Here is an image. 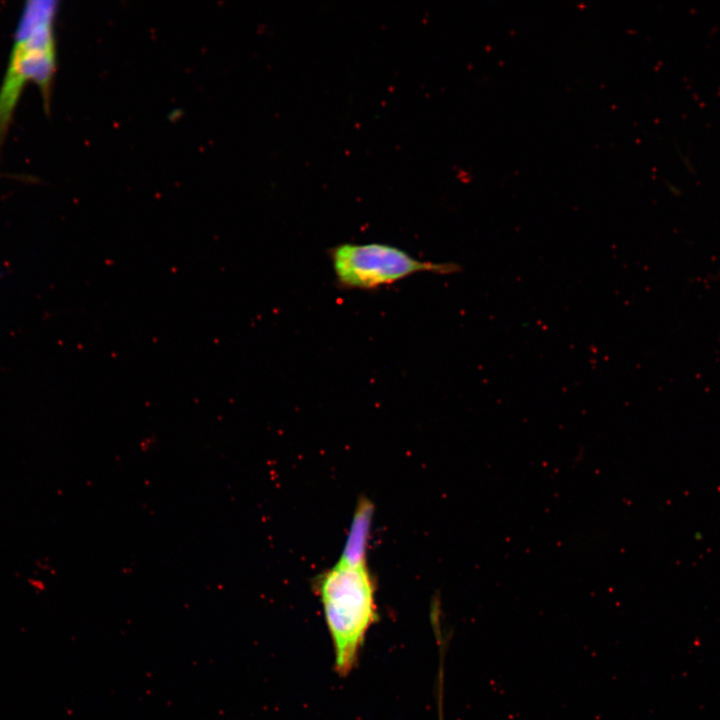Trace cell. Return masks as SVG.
Wrapping results in <instances>:
<instances>
[{
	"mask_svg": "<svg viewBox=\"0 0 720 720\" xmlns=\"http://www.w3.org/2000/svg\"><path fill=\"white\" fill-rule=\"evenodd\" d=\"M316 586L333 645L335 671L345 677L355 667L377 619L375 585L365 548L345 546L341 559L319 577Z\"/></svg>",
	"mask_w": 720,
	"mask_h": 720,
	"instance_id": "6da1fadb",
	"label": "cell"
},
{
	"mask_svg": "<svg viewBox=\"0 0 720 720\" xmlns=\"http://www.w3.org/2000/svg\"><path fill=\"white\" fill-rule=\"evenodd\" d=\"M56 11L54 1H30L25 5L0 87V146L29 82L38 86L48 110L56 72Z\"/></svg>",
	"mask_w": 720,
	"mask_h": 720,
	"instance_id": "7a4b0ae2",
	"label": "cell"
},
{
	"mask_svg": "<svg viewBox=\"0 0 720 720\" xmlns=\"http://www.w3.org/2000/svg\"><path fill=\"white\" fill-rule=\"evenodd\" d=\"M338 287L376 290L417 273H455V263L422 261L405 250L384 243H342L328 250Z\"/></svg>",
	"mask_w": 720,
	"mask_h": 720,
	"instance_id": "3957f363",
	"label": "cell"
},
{
	"mask_svg": "<svg viewBox=\"0 0 720 720\" xmlns=\"http://www.w3.org/2000/svg\"><path fill=\"white\" fill-rule=\"evenodd\" d=\"M439 679H438V695H437V708H438V720H444V713H443V665H440L439 670Z\"/></svg>",
	"mask_w": 720,
	"mask_h": 720,
	"instance_id": "277c9868",
	"label": "cell"
}]
</instances>
